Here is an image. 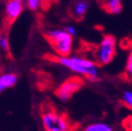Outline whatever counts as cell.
Here are the masks:
<instances>
[{"label":"cell","mask_w":132,"mask_h":131,"mask_svg":"<svg viewBox=\"0 0 132 131\" xmlns=\"http://www.w3.org/2000/svg\"><path fill=\"white\" fill-rule=\"evenodd\" d=\"M41 123L45 131H72L68 118L53 109H46L41 115Z\"/></svg>","instance_id":"3957f363"},{"label":"cell","mask_w":132,"mask_h":131,"mask_svg":"<svg viewBox=\"0 0 132 131\" xmlns=\"http://www.w3.org/2000/svg\"><path fill=\"white\" fill-rule=\"evenodd\" d=\"M41 0H25V3L27 5V7L32 11L38 10L40 6Z\"/></svg>","instance_id":"4fadbf2b"},{"label":"cell","mask_w":132,"mask_h":131,"mask_svg":"<svg viewBox=\"0 0 132 131\" xmlns=\"http://www.w3.org/2000/svg\"><path fill=\"white\" fill-rule=\"evenodd\" d=\"M79 131H114L112 127L104 122H96L85 126Z\"/></svg>","instance_id":"30bf717a"},{"label":"cell","mask_w":132,"mask_h":131,"mask_svg":"<svg viewBox=\"0 0 132 131\" xmlns=\"http://www.w3.org/2000/svg\"><path fill=\"white\" fill-rule=\"evenodd\" d=\"M89 7V4L85 0H81L78 1L72 6V14L74 18L76 19H81L85 16V13L87 12Z\"/></svg>","instance_id":"9c48e42d"},{"label":"cell","mask_w":132,"mask_h":131,"mask_svg":"<svg viewBox=\"0 0 132 131\" xmlns=\"http://www.w3.org/2000/svg\"><path fill=\"white\" fill-rule=\"evenodd\" d=\"M122 100L128 108L132 109V91L126 90L122 94Z\"/></svg>","instance_id":"7c38bea8"},{"label":"cell","mask_w":132,"mask_h":131,"mask_svg":"<svg viewBox=\"0 0 132 131\" xmlns=\"http://www.w3.org/2000/svg\"><path fill=\"white\" fill-rule=\"evenodd\" d=\"M66 30V32L70 34L72 37H74V36H76L77 35V29L74 27L73 25H68V26H66V28L64 29Z\"/></svg>","instance_id":"9a60e30c"},{"label":"cell","mask_w":132,"mask_h":131,"mask_svg":"<svg viewBox=\"0 0 132 131\" xmlns=\"http://www.w3.org/2000/svg\"><path fill=\"white\" fill-rule=\"evenodd\" d=\"M102 7L110 14H118L122 9L121 0H103Z\"/></svg>","instance_id":"ba28073f"},{"label":"cell","mask_w":132,"mask_h":131,"mask_svg":"<svg viewBox=\"0 0 132 131\" xmlns=\"http://www.w3.org/2000/svg\"><path fill=\"white\" fill-rule=\"evenodd\" d=\"M58 62L77 74L89 78L91 81H96L99 76L98 64L92 60L81 56L58 57Z\"/></svg>","instance_id":"6da1fadb"},{"label":"cell","mask_w":132,"mask_h":131,"mask_svg":"<svg viewBox=\"0 0 132 131\" xmlns=\"http://www.w3.org/2000/svg\"><path fill=\"white\" fill-rule=\"evenodd\" d=\"M116 39L111 35H106L102 39L95 51L96 63L106 65L113 61L116 55Z\"/></svg>","instance_id":"277c9868"},{"label":"cell","mask_w":132,"mask_h":131,"mask_svg":"<svg viewBox=\"0 0 132 131\" xmlns=\"http://www.w3.org/2000/svg\"><path fill=\"white\" fill-rule=\"evenodd\" d=\"M19 77L15 72H4L0 74V94L12 88L16 84Z\"/></svg>","instance_id":"52a82bcc"},{"label":"cell","mask_w":132,"mask_h":131,"mask_svg":"<svg viewBox=\"0 0 132 131\" xmlns=\"http://www.w3.org/2000/svg\"><path fill=\"white\" fill-rule=\"evenodd\" d=\"M24 10L23 3L15 1V0H8L5 6V17L6 20L8 23H12L19 19Z\"/></svg>","instance_id":"8992f818"},{"label":"cell","mask_w":132,"mask_h":131,"mask_svg":"<svg viewBox=\"0 0 132 131\" xmlns=\"http://www.w3.org/2000/svg\"><path fill=\"white\" fill-rule=\"evenodd\" d=\"M0 49L6 53L9 52V41L7 36L4 33L0 34Z\"/></svg>","instance_id":"8fae6325"},{"label":"cell","mask_w":132,"mask_h":131,"mask_svg":"<svg viewBox=\"0 0 132 131\" xmlns=\"http://www.w3.org/2000/svg\"><path fill=\"white\" fill-rule=\"evenodd\" d=\"M15 1H19V2H21V3L25 2V0H15Z\"/></svg>","instance_id":"2e32d148"},{"label":"cell","mask_w":132,"mask_h":131,"mask_svg":"<svg viewBox=\"0 0 132 131\" xmlns=\"http://www.w3.org/2000/svg\"><path fill=\"white\" fill-rule=\"evenodd\" d=\"M45 38L59 57L71 55L73 47V37L63 29H52L45 33Z\"/></svg>","instance_id":"7a4b0ae2"},{"label":"cell","mask_w":132,"mask_h":131,"mask_svg":"<svg viewBox=\"0 0 132 131\" xmlns=\"http://www.w3.org/2000/svg\"><path fill=\"white\" fill-rule=\"evenodd\" d=\"M126 72L127 74L130 77H132V52L128 54V59L126 62Z\"/></svg>","instance_id":"5bb4252c"},{"label":"cell","mask_w":132,"mask_h":131,"mask_svg":"<svg viewBox=\"0 0 132 131\" xmlns=\"http://www.w3.org/2000/svg\"><path fill=\"white\" fill-rule=\"evenodd\" d=\"M82 85V82L78 77H72L66 80L57 88L55 94L62 102L68 101L76 92H78Z\"/></svg>","instance_id":"5b68a950"}]
</instances>
